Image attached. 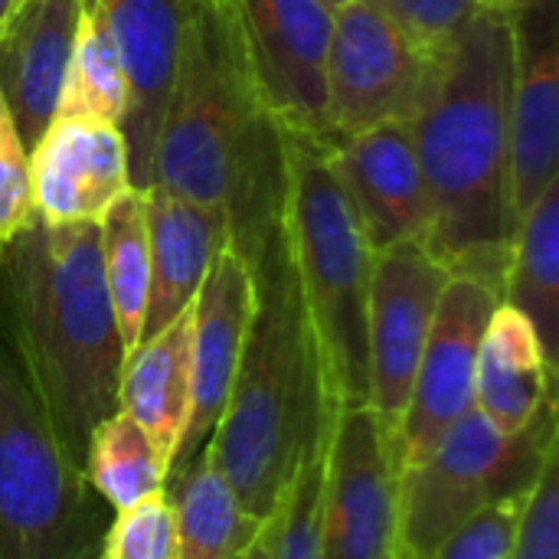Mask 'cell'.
I'll list each match as a JSON object with an SVG mask.
<instances>
[{"instance_id":"obj_4","label":"cell","mask_w":559,"mask_h":559,"mask_svg":"<svg viewBox=\"0 0 559 559\" xmlns=\"http://www.w3.org/2000/svg\"><path fill=\"white\" fill-rule=\"evenodd\" d=\"M0 301L16 367L82 465L92 429L118 409L124 367L98 223L52 226L33 213L0 252Z\"/></svg>"},{"instance_id":"obj_5","label":"cell","mask_w":559,"mask_h":559,"mask_svg":"<svg viewBox=\"0 0 559 559\" xmlns=\"http://www.w3.org/2000/svg\"><path fill=\"white\" fill-rule=\"evenodd\" d=\"M282 151L285 223L324 373L337 413L360 409L370 406L367 298L373 246L341 180L331 141L282 131Z\"/></svg>"},{"instance_id":"obj_34","label":"cell","mask_w":559,"mask_h":559,"mask_svg":"<svg viewBox=\"0 0 559 559\" xmlns=\"http://www.w3.org/2000/svg\"><path fill=\"white\" fill-rule=\"evenodd\" d=\"M321 3H324V7H331V10H334V7H341V3H344V0H321Z\"/></svg>"},{"instance_id":"obj_16","label":"cell","mask_w":559,"mask_h":559,"mask_svg":"<svg viewBox=\"0 0 559 559\" xmlns=\"http://www.w3.org/2000/svg\"><path fill=\"white\" fill-rule=\"evenodd\" d=\"M131 190L124 134L98 118H52L29 151L33 213L52 226L98 223Z\"/></svg>"},{"instance_id":"obj_17","label":"cell","mask_w":559,"mask_h":559,"mask_svg":"<svg viewBox=\"0 0 559 559\" xmlns=\"http://www.w3.org/2000/svg\"><path fill=\"white\" fill-rule=\"evenodd\" d=\"M331 147L373 252L406 239H429L432 210L413 141V121L377 124Z\"/></svg>"},{"instance_id":"obj_33","label":"cell","mask_w":559,"mask_h":559,"mask_svg":"<svg viewBox=\"0 0 559 559\" xmlns=\"http://www.w3.org/2000/svg\"><path fill=\"white\" fill-rule=\"evenodd\" d=\"M13 3H16V0H0V33H3V26H7V20H10Z\"/></svg>"},{"instance_id":"obj_25","label":"cell","mask_w":559,"mask_h":559,"mask_svg":"<svg viewBox=\"0 0 559 559\" xmlns=\"http://www.w3.org/2000/svg\"><path fill=\"white\" fill-rule=\"evenodd\" d=\"M82 472L92 491L115 511H124L157 491H167V465L147 432L121 409L102 419L85 445Z\"/></svg>"},{"instance_id":"obj_35","label":"cell","mask_w":559,"mask_h":559,"mask_svg":"<svg viewBox=\"0 0 559 559\" xmlns=\"http://www.w3.org/2000/svg\"><path fill=\"white\" fill-rule=\"evenodd\" d=\"M3 115H10V111H7V102H3V95H0V118H3Z\"/></svg>"},{"instance_id":"obj_13","label":"cell","mask_w":559,"mask_h":559,"mask_svg":"<svg viewBox=\"0 0 559 559\" xmlns=\"http://www.w3.org/2000/svg\"><path fill=\"white\" fill-rule=\"evenodd\" d=\"M511 3V213L527 216L557 180L559 10L557 0Z\"/></svg>"},{"instance_id":"obj_19","label":"cell","mask_w":559,"mask_h":559,"mask_svg":"<svg viewBox=\"0 0 559 559\" xmlns=\"http://www.w3.org/2000/svg\"><path fill=\"white\" fill-rule=\"evenodd\" d=\"M141 193L151 252V298L141 331L144 341L193 305L210 262L229 239V219L164 187H147Z\"/></svg>"},{"instance_id":"obj_30","label":"cell","mask_w":559,"mask_h":559,"mask_svg":"<svg viewBox=\"0 0 559 559\" xmlns=\"http://www.w3.org/2000/svg\"><path fill=\"white\" fill-rule=\"evenodd\" d=\"M511 559H559V455L524 501Z\"/></svg>"},{"instance_id":"obj_31","label":"cell","mask_w":559,"mask_h":559,"mask_svg":"<svg viewBox=\"0 0 559 559\" xmlns=\"http://www.w3.org/2000/svg\"><path fill=\"white\" fill-rule=\"evenodd\" d=\"M531 498V495H527ZM524 501L481 511L426 559H511Z\"/></svg>"},{"instance_id":"obj_26","label":"cell","mask_w":559,"mask_h":559,"mask_svg":"<svg viewBox=\"0 0 559 559\" xmlns=\"http://www.w3.org/2000/svg\"><path fill=\"white\" fill-rule=\"evenodd\" d=\"M124 98L128 88H124V72L118 62L115 39L108 33L105 13L98 10V3L88 0L66 69V85L59 95L56 118H98V121L121 124Z\"/></svg>"},{"instance_id":"obj_18","label":"cell","mask_w":559,"mask_h":559,"mask_svg":"<svg viewBox=\"0 0 559 559\" xmlns=\"http://www.w3.org/2000/svg\"><path fill=\"white\" fill-rule=\"evenodd\" d=\"M88 0H16L0 33V95L26 151L52 124Z\"/></svg>"},{"instance_id":"obj_14","label":"cell","mask_w":559,"mask_h":559,"mask_svg":"<svg viewBox=\"0 0 559 559\" xmlns=\"http://www.w3.org/2000/svg\"><path fill=\"white\" fill-rule=\"evenodd\" d=\"M252 269L246 255L226 239L206 269V278L193 298V331H190V419L180 449L170 462L167 485L180 478L210 445L213 429L223 419L242 344L252 321Z\"/></svg>"},{"instance_id":"obj_7","label":"cell","mask_w":559,"mask_h":559,"mask_svg":"<svg viewBox=\"0 0 559 559\" xmlns=\"http://www.w3.org/2000/svg\"><path fill=\"white\" fill-rule=\"evenodd\" d=\"M557 455V403L514 436L478 409L465 413L419 465L400 472L403 559H426L481 511L527 501Z\"/></svg>"},{"instance_id":"obj_6","label":"cell","mask_w":559,"mask_h":559,"mask_svg":"<svg viewBox=\"0 0 559 559\" xmlns=\"http://www.w3.org/2000/svg\"><path fill=\"white\" fill-rule=\"evenodd\" d=\"M111 508L0 347V559H98Z\"/></svg>"},{"instance_id":"obj_28","label":"cell","mask_w":559,"mask_h":559,"mask_svg":"<svg viewBox=\"0 0 559 559\" xmlns=\"http://www.w3.org/2000/svg\"><path fill=\"white\" fill-rule=\"evenodd\" d=\"M364 3L383 13L386 20H393L429 56L445 59L485 0H364Z\"/></svg>"},{"instance_id":"obj_2","label":"cell","mask_w":559,"mask_h":559,"mask_svg":"<svg viewBox=\"0 0 559 559\" xmlns=\"http://www.w3.org/2000/svg\"><path fill=\"white\" fill-rule=\"evenodd\" d=\"M511 3L485 0L413 121L432 226L429 252L501 295L511 246Z\"/></svg>"},{"instance_id":"obj_27","label":"cell","mask_w":559,"mask_h":559,"mask_svg":"<svg viewBox=\"0 0 559 559\" xmlns=\"http://www.w3.org/2000/svg\"><path fill=\"white\" fill-rule=\"evenodd\" d=\"M98 559H177V514L167 491H157L111 514Z\"/></svg>"},{"instance_id":"obj_29","label":"cell","mask_w":559,"mask_h":559,"mask_svg":"<svg viewBox=\"0 0 559 559\" xmlns=\"http://www.w3.org/2000/svg\"><path fill=\"white\" fill-rule=\"evenodd\" d=\"M321 485H324V452L298 472L285 501L275 511L272 559H321V544H318Z\"/></svg>"},{"instance_id":"obj_3","label":"cell","mask_w":559,"mask_h":559,"mask_svg":"<svg viewBox=\"0 0 559 559\" xmlns=\"http://www.w3.org/2000/svg\"><path fill=\"white\" fill-rule=\"evenodd\" d=\"M151 187L223 213L246 259L285 206L282 128L262 102L229 0H187Z\"/></svg>"},{"instance_id":"obj_1","label":"cell","mask_w":559,"mask_h":559,"mask_svg":"<svg viewBox=\"0 0 559 559\" xmlns=\"http://www.w3.org/2000/svg\"><path fill=\"white\" fill-rule=\"evenodd\" d=\"M246 262L255 285L252 321L203 455L226 475L242 511L269 521L298 472L324 452L337 403L301 295L285 206Z\"/></svg>"},{"instance_id":"obj_23","label":"cell","mask_w":559,"mask_h":559,"mask_svg":"<svg viewBox=\"0 0 559 559\" xmlns=\"http://www.w3.org/2000/svg\"><path fill=\"white\" fill-rule=\"evenodd\" d=\"M167 495L177 514V559L236 557L272 521L246 514L233 485L206 455L174 478Z\"/></svg>"},{"instance_id":"obj_10","label":"cell","mask_w":559,"mask_h":559,"mask_svg":"<svg viewBox=\"0 0 559 559\" xmlns=\"http://www.w3.org/2000/svg\"><path fill=\"white\" fill-rule=\"evenodd\" d=\"M321 559H403L400 472L370 406L341 409L324 445Z\"/></svg>"},{"instance_id":"obj_12","label":"cell","mask_w":559,"mask_h":559,"mask_svg":"<svg viewBox=\"0 0 559 559\" xmlns=\"http://www.w3.org/2000/svg\"><path fill=\"white\" fill-rule=\"evenodd\" d=\"M229 10L275 124L324 138V56L334 10L321 0H229Z\"/></svg>"},{"instance_id":"obj_24","label":"cell","mask_w":559,"mask_h":559,"mask_svg":"<svg viewBox=\"0 0 559 559\" xmlns=\"http://www.w3.org/2000/svg\"><path fill=\"white\" fill-rule=\"evenodd\" d=\"M102 275L115 311V324L124 354L141 344L147 298H151V252H147V213L144 193L124 190L98 219Z\"/></svg>"},{"instance_id":"obj_32","label":"cell","mask_w":559,"mask_h":559,"mask_svg":"<svg viewBox=\"0 0 559 559\" xmlns=\"http://www.w3.org/2000/svg\"><path fill=\"white\" fill-rule=\"evenodd\" d=\"M272 540H275V518L255 534V540L249 547H242L236 557L229 559H272Z\"/></svg>"},{"instance_id":"obj_8","label":"cell","mask_w":559,"mask_h":559,"mask_svg":"<svg viewBox=\"0 0 559 559\" xmlns=\"http://www.w3.org/2000/svg\"><path fill=\"white\" fill-rule=\"evenodd\" d=\"M439 66L393 20L364 0H344L324 56V138L337 144L377 124L416 121Z\"/></svg>"},{"instance_id":"obj_20","label":"cell","mask_w":559,"mask_h":559,"mask_svg":"<svg viewBox=\"0 0 559 559\" xmlns=\"http://www.w3.org/2000/svg\"><path fill=\"white\" fill-rule=\"evenodd\" d=\"M557 360L544 350L534 324L511 305H498L475 367V409L498 432H524L557 403Z\"/></svg>"},{"instance_id":"obj_22","label":"cell","mask_w":559,"mask_h":559,"mask_svg":"<svg viewBox=\"0 0 559 559\" xmlns=\"http://www.w3.org/2000/svg\"><path fill=\"white\" fill-rule=\"evenodd\" d=\"M501 301L518 308L537 331L550 360L559 354V180L518 223Z\"/></svg>"},{"instance_id":"obj_9","label":"cell","mask_w":559,"mask_h":559,"mask_svg":"<svg viewBox=\"0 0 559 559\" xmlns=\"http://www.w3.org/2000/svg\"><path fill=\"white\" fill-rule=\"evenodd\" d=\"M449 278L452 272L419 239L393 242L373 252L367 298V373L370 409L386 436L390 455Z\"/></svg>"},{"instance_id":"obj_15","label":"cell","mask_w":559,"mask_h":559,"mask_svg":"<svg viewBox=\"0 0 559 559\" xmlns=\"http://www.w3.org/2000/svg\"><path fill=\"white\" fill-rule=\"evenodd\" d=\"M105 13L124 72L121 134L128 147L131 187H151V164L167 102L177 79L187 0H92Z\"/></svg>"},{"instance_id":"obj_11","label":"cell","mask_w":559,"mask_h":559,"mask_svg":"<svg viewBox=\"0 0 559 559\" xmlns=\"http://www.w3.org/2000/svg\"><path fill=\"white\" fill-rule=\"evenodd\" d=\"M498 305L501 295L491 285L465 275L449 278L393 442L396 472L419 465L436 442L475 409L478 347Z\"/></svg>"},{"instance_id":"obj_21","label":"cell","mask_w":559,"mask_h":559,"mask_svg":"<svg viewBox=\"0 0 559 559\" xmlns=\"http://www.w3.org/2000/svg\"><path fill=\"white\" fill-rule=\"evenodd\" d=\"M190 331L193 305L124 354L118 383V409L147 432L167 472L190 419Z\"/></svg>"}]
</instances>
